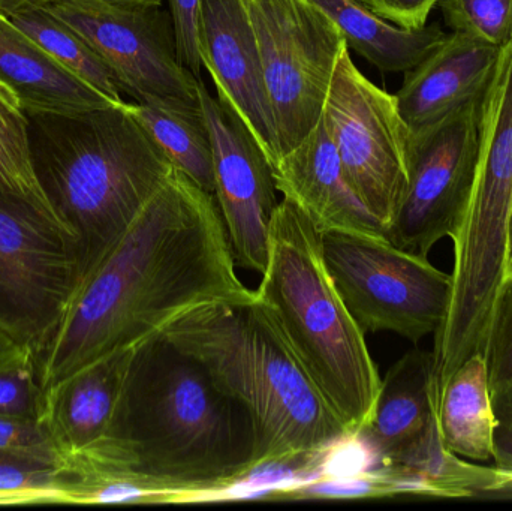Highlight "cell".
<instances>
[{
    "label": "cell",
    "instance_id": "7402d4cb",
    "mask_svg": "<svg viewBox=\"0 0 512 511\" xmlns=\"http://www.w3.org/2000/svg\"><path fill=\"white\" fill-rule=\"evenodd\" d=\"M0 191L29 201L39 212L56 222L72 237L71 231L54 212L36 176L32 147H30L29 116L24 111L15 90L2 78H0Z\"/></svg>",
    "mask_w": 512,
    "mask_h": 511
},
{
    "label": "cell",
    "instance_id": "83f0119b",
    "mask_svg": "<svg viewBox=\"0 0 512 511\" xmlns=\"http://www.w3.org/2000/svg\"><path fill=\"white\" fill-rule=\"evenodd\" d=\"M41 401L33 360L0 372V419L38 420Z\"/></svg>",
    "mask_w": 512,
    "mask_h": 511
},
{
    "label": "cell",
    "instance_id": "d590c367",
    "mask_svg": "<svg viewBox=\"0 0 512 511\" xmlns=\"http://www.w3.org/2000/svg\"><path fill=\"white\" fill-rule=\"evenodd\" d=\"M512 272V210H511V221H510V239H508V263H507V275Z\"/></svg>",
    "mask_w": 512,
    "mask_h": 511
},
{
    "label": "cell",
    "instance_id": "52a82bcc",
    "mask_svg": "<svg viewBox=\"0 0 512 511\" xmlns=\"http://www.w3.org/2000/svg\"><path fill=\"white\" fill-rule=\"evenodd\" d=\"M245 5L282 156L321 120L334 71L348 44L334 21L310 0H245Z\"/></svg>",
    "mask_w": 512,
    "mask_h": 511
},
{
    "label": "cell",
    "instance_id": "d4e9b609",
    "mask_svg": "<svg viewBox=\"0 0 512 511\" xmlns=\"http://www.w3.org/2000/svg\"><path fill=\"white\" fill-rule=\"evenodd\" d=\"M59 470L0 453V506L56 504Z\"/></svg>",
    "mask_w": 512,
    "mask_h": 511
},
{
    "label": "cell",
    "instance_id": "4dcf8cb0",
    "mask_svg": "<svg viewBox=\"0 0 512 511\" xmlns=\"http://www.w3.org/2000/svg\"><path fill=\"white\" fill-rule=\"evenodd\" d=\"M495 408V455L493 467L512 483V381L492 389Z\"/></svg>",
    "mask_w": 512,
    "mask_h": 511
},
{
    "label": "cell",
    "instance_id": "d6986e66",
    "mask_svg": "<svg viewBox=\"0 0 512 511\" xmlns=\"http://www.w3.org/2000/svg\"><path fill=\"white\" fill-rule=\"evenodd\" d=\"M436 426L448 452L472 462H492L496 417L483 353L469 357L436 398Z\"/></svg>",
    "mask_w": 512,
    "mask_h": 511
},
{
    "label": "cell",
    "instance_id": "30bf717a",
    "mask_svg": "<svg viewBox=\"0 0 512 511\" xmlns=\"http://www.w3.org/2000/svg\"><path fill=\"white\" fill-rule=\"evenodd\" d=\"M41 8L74 30L134 98L198 104V83L179 59L170 9L105 0H45Z\"/></svg>",
    "mask_w": 512,
    "mask_h": 511
},
{
    "label": "cell",
    "instance_id": "44dd1931",
    "mask_svg": "<svg viewBox=\"0 0 512 511\" xmlns=\"http://www.w3.org/2000/svg\"><path fill=\"white\" fill-rule=\"evenodd\" d=\"M126 110L146 129L174 168L215 195L212 137L200 102L150 98L126 102Z\"/></svg>",
    "mask_w": 512,
    "mask_h": 511
},
{
    "label": "cell",
    "instance_id": "8fae6325",
    "mask_svg": "<svg viewBox=\"0 0 512 511\" xmlns=\"http://www.w3.org/2000/svg\"><path fill=\"white\" fill-rule=\"evenodd\" d=\"M78 273L72 237L29 201L0 191V326L36 350Z\"/></svg>",
    "mask_w": 512,
    "mask_h": 511
},
{
    "label": "cell",
    "instance_id": "f546056e",
    "mask_svg": "<svg viewBox=\"0 0 512 511\" xmlns=\"http://www.w3.org/2000/svg\"><path fill=\"white\" fill-rule=\"evenodd\" d=\"M203 0H168L180 62L201 80L200 26Z\"/></svg>",
    "mask_w": 512,
    "mask_h": 511
},
{
    "label": "cell",
    "instance_id": "603a6c76",
    "mask_svg": "<svg viewBox=\"0 0 512 511\" xmlns=\"http://www.w3.org/2000/svg\"><path fill=\"white\" fill-rule=\"evenodd\" d=\"M9 20L38 42L60 65L86 81L117 104L123 99L122 87L98 54L62 21L41 6L8 15Z\"/></svg>",
    "mask_w": 512,
    "mask_h": 511
},
{
    "label": "cell",
    "instance_id": "4316f807",
    "mask_svg": "<svg viewBox=\"0 0 512 511\" xmlns=\"http://www.w3.org/2000/svg\"><path fill=\"white\" fill-rule=\"evenodd\" d=\"M0 453L51 465L59 470V455L39 420L0 419Z\"/></svg>",
    "mask_w": 512,
    "mask_h": 511
},
{
    "label": "cell",
    "instance_id": "836d02e7",
    "mask_svg": "<svg viewBox=\"0 0 512 511\" xmlns=\"http://www.w3.org/2000/svg\"><path fill=\"white\" fill-rule=\"evenodd\" d=\"M45 0H0V11L8 17L15 12L24 11V9L41 6Z\"/></svg>",
    "mask_w": 512,
    "mask_h": 511
},
{
    "label": "cell",
    "instance_id": "cb8c5ba5",
    "mask_svg": "<svg viewBox=\"0 0 512 511\" xmlns=\"http://www.w3.org/2000/svg\"><path fill=\"white\" fill-rule=\"evenodd\" d=\"M438 8L453 33L501 48L512 42V0H439Z\"/></svg>",
    "mask_w": 512,
    "mask_h": 511
},
{
    "label": "cell",
    "instance_id": "8992f818",
    "mask_svg": "<svg viewBox=\"0 0 512 511\" xmlns=\"http://www.w3.org/2000/svg\"><path fill=\"white\" fill-rule=\"evenodd\" d=\"M322 257L343 303L364 333L391 332L418 344L447 317L451 273L387 237L325 231Z\"/></svg>",
    "mask_w": 512,
    "mask_h": 511
},
{
    "label": "cell",
    "instance_id": "3957f363",
    "mask_svg": "<svg viewBox=\"0 0 512 511\" xmlns=\"http://www.w3.org/2000/svg\"><path fill=\"white\" fill-rule=\"evenodd\" d=\"M162 333L248 408L258 470L316 458L349 438L256 296L198 306Z\"/></svg>",
    "mask_w": 512,
    "mask_h": 511
},
{
    "label": "cell",
    "instance_id": "d6a6232c",
    "mask_svg": "<svg viewBox=\"0 0 512 511\" xmlns=\"http://www.w3.org/2000/svg\"><path fill=\"white\" fill-rule=\"evenodd\" d=\"M33 356L35 350L32 345L0 326V372L32 362Z\"/></svg>",
    "mask_w": 512,
    "mask_h": 511
},
{
    "label": "cell",
    "instance_id": "ffe728a7",
    "mask_svg": "<svg viewBox=\"0 0 512 511\" xmlns=\"http://www.w3.org/2000/svg\"><path fill=\"white\" fill-rule=\"evenodd\" d=\"M339 27L349 50L381 72H406L420 65L450 33L439 24L405 29L376 15L358 0H310Z\"/></svg>",
    "mask_w": 512,
    "mask_h": 511
},
{
    "label": "cell",
    "instance_id": "8d00e7d4",
    "mask_svg": "<svg viewBox=\"0 0 512 511\" xmlns=\"http://www.w3.org/2000/svg\"><path fill=\"white\" fill-rule=\"evenodd\" d=\"M2 17H6V15H5V14H3V12H2V11H0V18H2Z\"/></svg>",
    "mask_w": 512,
    "mask_h": 511
},
{
    "label": "cell",
    "instance_id": "7a4b0ae2",
    "mask_svg": "<svg viewBox=\"0 0 512 511\" xmlns=\"http://www.w3.org/2000/svg\"><path fill=\"white\" fill-rule=\"evenodd\" d=\"M122 447L126 473L161 503L219 494L258 470L248 408L162 332L132 353Z\"/></svg>",
    "mask_w": 512,
    "mask_h": 511
},
{
    "label": "cell",
    "instance_id": "1f68e13d",
    "mask_svg": "<svg viewBox=\"0 0 512 511\" xmlns=\"http://www.w3.org/2000/svg\"><path fill=\"white\" fill-rule=\"evenodd\" d=\"M379 17L405 29L426 26L439 0H358Z\"/></svg>",
    "mask_w": 512,
    "mask_h": 511
},
{
    "label": "cell",
    "instance_id": "277c9868",
    "mask_svg": "<svg viewBox=\"0 0 512 511\" xmlns=\"http://www.w3.org/2000/svg\"><path fill=\"white\" fill-rule=\"evenodd\" d=\"M126 102L77 116L27 114L33 167L74 237L78 276L132 224L174 170Z\"/></svg>",
    "mask_w": 512,
    "mask_h": 511
},
{
    "label": "cell",
    "instance_id": "6da1fadb",
    "mask_svg": "<svg viewBox=\"0 0 512 511\" xmlns=\"http://www.w3.org/2000/svg\"><path fill=\"white\" fill-rule=\"evenodd\" d=\"M215 195L174 168L132 224L78 276L33 363L42 393L137 347L180 315L252 302Z\"/></svg>",
    "mask_w": 512,
    "mask_h": 511
},
{
    "label": "cell",
    "instance_id": "9c48e42d",
    "mask_svg": "<svg viewBox=\"0 0 512 511\" xmlns=\"http://www.w3.org/2000/svg\"><path fill=\"white\" fill-rule=\"evenodd\" d=\"M484 95L411 132L408 186L385 230L397 248L429 258L453 239L468 209L480 161Z\"/></svg>",
    "mask_w": 512,
    "mask_h": 511
},
{
    "label": "cell",
    "instance_id": "ac0fdd59",
    "mask_svg": "<svg viewBox=\"0 0 512 511\" xmlns=\"http://www.w3.org/2000/svg\"><path fill=\"white\" fill-rule=\"evenodd\" d=\"M0 78L29 116H77L122 105L60 65L8 17L0 18Z\"/></svg>",
    "mask_w": 512,
    "mask_h": 511
},
{
    "label": "cell",
    "instance_id": "5bb4252c",
    "mask_svg": "<svg viewBox=\"0 0 512 511\" xmlns=\"http://www.w3.org/2000/svg\"><path fill=\"white\" fill-rule=\"evenodd\" d=\"M200 56L219 101L248 126L273 168L280 156L279 143L245 0H203Z\"/></svg>",
    "mask_w": 512,
    "mask_h": 511
},
{
    "label": "cell",
    "instance_id": "484cf974",
    "mask_svg": "<svg viewBox=\"0 0 512 511\" xmlns=\"http://www.w3.org/2000/svg\"><path fill=\"white\" fill-rule=\"evenodd\" d=\"M483 354L492 389L510 383L512 381V272L505 276L496 297Z\"/></svg>",
    "mask_w": 512,
    "mask_h": 511
},
{
    "label": "cell",
    "instance_id": "9a60e30c",
    "mask_svg": "<svg viewBox=\"0 0 512 511\" xmlns=\"http://www.w3.org/2000/svg\"><path fill=\"white\" fill-rule=\"evenodd\" d=\"M273 179L277 191L294 203L319 233L348 231L385 237L381 222L349 186L324 117L298 146L280 156Z\"/></svg>",
    "mask_w": 512,
    "mask_h": 511
},
{
    "label": "cell",
    "instance_id": "7c38bea8",
    "mask_svg": "<svg viewBox=\"0 0 512 511\" xmlns=\"http://www.w3.org/2000/svg\"><path fill=\"white\" fill-rule=\"evenodd\" d=\"M134 348L105 357L42 393L38 420L56 447L60 471L126 473L122 413Z\"/></svg>",
    "mask_w": 512,
    "mask_h": 511
},
{
    "label": "cell",
    "instance_id": "4fadbf2b",
    "mask_svg": "<svg viewBox=\"0 0 512 511\" xmlns=\"http://www.w3.org/2000/svg\"><path fill=\"white\" fill-rule=\"evenodd\" d=\"M198 96L212 137L215 198L234 263L261 275L267 266L271 218L279 204L273 168L248 126L210 95L203 80Z\"/></svg>",
    "mask_w": 512,
    "mask_h": 511
},
{
    "label": "cell",
    "instance_id": "f1b7e54d",
    "mask_svg": "<svg viewBox=\"0 0 512 511\" xmlns=\"http://www.w3.org/2000/svg\"><path fill=\"white\" fill-rule=\"evenodd\" d=\"M289 498H369L393 495L381 471L352 476H327L283 491Z\"/></svg>",
    "mask_w": 512,
    "mask_h": 511
},
{
    "label": "cell",
    "instance_id": "e0dca14e",
    "mask_svg": "<svg viewBox=\"0 0 512 511\" xmlns=\"http://www.w3.org/2000/svg\"><path fill=\"white\" fill-rule=\"evenodd\" d=\"M502 51L504 48L480 39L450 33L441 47L405 72L402 87L394 95L409 131L427 128L484 95L495 77Z\"/></svg>",
    "mask_w": 512,
    "mask_h": 511
},
{
    "label": "cell",
    "instance_id": "5b68a950",
    "mask_svg": "<svg viewBox=\"0 0 512 511\" xmlns=\"http://www.w3.org/2000/svg\"><path fill=\"white\" fill-rule=\"evenodd\" d=\"M256 299L324 396L348 437H358L381 389L378 366L334 287L321 233L291 201H279L268 233L267 266Z\"/></svg>",
    "mask_w": 512,
    "mask_h": 511
},
{
    "label": "cell",
    "instance_id": "e575fe53",
    "mask_svg": "<svg viewBox=\"0 0 512 511\" xmlns=\"http://www.w3.org/2000/svg\"><path fill=\"white\" fill-rule=\"evenodd\" d=\"M105 2L122 3V5L162 6L165 0H105Z\"/></svg>",
    "mask_w": 512,
    "mask_h": 511
},
{
    "label": "cell",
    "instance_id": "ba28073f",
    "mask_svg": "<svg viewBox=\"0 0 512 511\" xmlns=\"http://www.w3.org/2000/svg\"><path fill=\"white\" fill-rule=\"evenodd\" d=\"M322 117L349 186L387 230L408 186L411 131L394 95L361 74L349 48L337 63Z\"/></svg>",
    "mask_w": 512,
    "mask_h": 511
},
{
    "label": "cell",
    "instance_id": "2e32d148",
    "mask_svg": "<svg viewBox=\"0 0 512 511\" xmlns=\"http://www.w3.org/2000/svg\"><path fill=\"white\" fill-rule=\"evenodd\" d=\"M436 434L433 353L415 348L391 366L372 417L355 438L384 470H405Z\"/></svg>",
    "mask_w": 512,
    "mask_h": 511
}]
</instances>
